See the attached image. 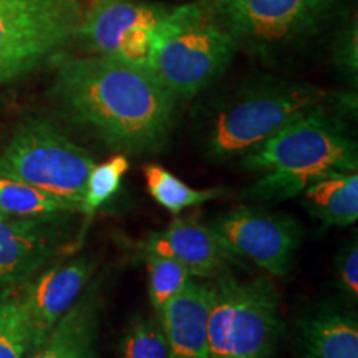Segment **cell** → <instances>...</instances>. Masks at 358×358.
Returning a JSON list of instances; mask_svg holds the SVG:
<instances>
[{
	"label": "cell",
	"mask_w": 358,
	"mask_h": 358,
	"mask_svg": "<svg viewBox=\"0 0 358 358\" xmlns=\"http://www.w3.org/2000/svg\"><path fill=\"white\" fill-rule=\"evenodd\" d=\"M50 95L71 123L123 155L166 146L178 100L148 69L92 53L57 65Z\"/></svg>",
	"instance_id": "1"
},
{
	"label": "cell",
	"mask_w": 358,
	"mask_h": 358,
	"mask_svg": "<svg viewBox=\"0 0 358 358\" xmlns=\"http://www.w3.org/2000/svg\"><path fill=\"white\" fill-rule=\"evenodd\" d=\"M338 110L329 106L308 113L243 156L241 166L266 171L245 194L256 201H282L322 178L357 173V141Z\"/></svg>",
	"instance_id": "2"
},
{
	"label": "cell",
	"mask_w": 358,
	"mask_h": 358,
	"mask_svg": "<svg viewBox=\"0 0 358 358\" xmlns=\"http://www.w3.org/2000/svg\"><path fill=\"white\" fill-rule=\"evenodd\" d=\"M340 96L315 85L290 80H262L232 95L216 111L204 136L208 158H243L256 148L313 111L340 106Z\"/></svg>",
	"instance_id": "3"
},
{
	"label": "cell",
	"mask_w": 358,
	"mask_h": 358,
	"mask_svg": "<svg viewBox=\"0 0 358 358\" xmlns=\"http://www.w3.org/2000/svg\"><path fill=\"white\" fill-rule=\"evenodd\" d=\"M236 48L211 3H185L156 29L148 70L176 98H191L221 77Z\"/></svg>",
	"instance_id": "4"
},
{
	"label": "cell",
	"mask_w": 358,
	"mask_h": 358,
	"mask_svg": "<svg viewBox=\"0 0 358 358\" xmlns=\"http://www.w3.org/2000/svg\"><path fill=\"white\" fill-rule=\"evenodd\" d=\"M209 284L211 358H268L282 335L280 297L266 277L239 280L221 274Z\"/></svg>",
	"instance_id": "5"
},
{
	"label": "cell",
	"mask_w": 358,
	"mask_h": 358,
	"mask_svg": "<svg viewBox=\"0 0 358 358\" xmlns=\"http://www.w3.org/2000/svg\"><path fill=\"white\" fill-rule=\"evenodd\" d=\"M95 158L50 122L29 118L0 153V174L19 179L73 206L82 214L85 189Z\"/></svg>",
	"instance_id": "6"
},
{
	"label": "cell",
	"mask_w": 358,
	"mask_h": 358,
	"mask_svg": "<svg viewBox=\"0 0 358 358\" xmlns=\"http://www.w3.org/2000/svg\"><path fill=\"white\" fill-rule=\"evenodd\" d=\"M87 0H0V66L24 75L77 38Z\"/></svg>",
	"instance_id": "7"
},
{
	"label": "cell",
	"mask_w": 358,
	"mask_h": 358,
	"mask_svg": "<svg viewBox=\"0 0 358 358\" xmlns=\"http://www.w3.org/2000/svg\"><path fill=\"white\" fill-rule=\"evenodd\" d=\"M337 0H213L211 8L237 47L266 55L308 37Z\"/></svg>",
	"instance_id": "8"
},
{
	"label": "cell",
	"mask_w": 358,
	"mask_h": 358,
	"mask_svg": "<svg viewBox=\"0 0 358 358\" xmlns=\"http://www.w3.org/2000/svg\"><path fill=\"white\" fill-rule=\"evenodd\" d=\"M171 8L143 0H87L77 38L92 55L148 69L155 32Z\"/></svg>",
	"instance_id": "9"
},
{
	"label": "cell",
	"mask_w": 358,
	"mask_h": 358,
	"mask_svg": "<svg viewBox=\"0 0 358 358\" xmlns=\"http://www.w3.org/2000/svg\"><path fill=\"white\" fill-rule=\"evenodd\" d=\"M211 229L234 257H244L271 275L284 277L302 239L301 224L287 214L241 206L213 219Z\"/></svg>",
	"instance_id": "10"
},
{
	"label": "cell",
	"mask_w": 358,
	"mask_h": 358,
	"mask_svg": "<svg viewBox=\"0 0 358 358\" xmlns=\"http://www.w3.org/2000/svg\"><path fill=\"white\" fill-rule=\"evenodd\" d=\"M64 217L0 214V289L27 284L52 261L64 241Z\"/></svg>",
	"instance_id": "11"
},
{
	"label": "cell",
	"mask_w": 358,
	"mask_h": 358,
	"mask_svg": "<svg viewBox=\"0 0 358 358\" xmlns=\"http://www.w3.org/2000/svg\"><path fill=\"white\" fill-rule=\"evenodd\" d=\"M95 271V261L77 257L48 268L24 285V310L30 337V352L42 345L58 320L78 301Z\"/></svg>",
	"instance_id": "12"
},
{
	"label": "cell",
	"mask_w": 358,
	"mask_h": 358,
	"mask_svg": "<svg viewBox=\"0 0 358 358\" xmlns=\"http://www.w3.org/2000/svg\"><path fill=\"white\" fill-rule=\"evenodd\" d=\"M134 248L138 254L151 252L171 257L181 262L192 277L201 279H214L224 274L227 264L234 261L211 226L192 219H174L166 229L151 232L138 241Z\"/></svg>",
	"instance_id": "13"
},
{
	"label": "cell",
	"mask_w": 358,
	"mask_h": 358,
	"mask_svg": "<svg viewBox=\"0 0 358 358\" xmlns=\"http://www.w3.org/2000/svg\"><path fill=\"white\" fill-rule=\"evenodd\" d=\"M209 299V284L191 279L156 315L163 325L173 358H211L208 340Z\"/></svg>",
	"instance_id": "14"
},
{
	"label": "cell",
	"mask_w": 358,
	"mask_h": 358,
	"mask_svg": "<svg viewBox=\"0 0 358 358\" xmlns=\"http://www.w3.org/2000/svg\"><path fill=\"white\" fill-rule=\"evenodd\" d=\"M301 358H358V319L350 308L320 303L297 322Z\"/></svg>",
	"instance_id": "15"
},
{
	"label": "cell",
	"mask_w": 358,
	"mask_h": 358,
	"mask_svg": "<svg viewBox=\"0 0 358 358\" xmlns=\"http://www.w3.org/2000/svg\"><path fill=\"white\" fill-rule=\"evenodd\" d=\"M98 295H80L42 345L27 358H98Z\"/></svg>",
	"instance_id": "16"
},
{
	"label": "cell",
	"mask_w": 358,
	"mask_h": 358,
	"mask_svg": "<svg viewBox=\"0 0 358 358\" xmlns=\"http://www.w3.org/2000/svg\"><path fill=\"white\" fill-rule=\"evenodd\" d=\"M308 213L327 226H352L358 219V174L340 173L322 178L303 189Z\"/></svg>",
	"instance_id": "17"
},
{
	"label": "cell",
	"mask_w": 358,
	"mask_h": 358,
	"mask_svg": "<svg viewBox=\"0 0 358 358\" xmlns=\"http://www.w3.org/2000/svg\"><path fill=\"white\" fill-rule=\"evenodd\" d=\"M143 176H145L148 194L173 216H178L187 208H194V206L221 198L226 192L222 187L196 189V187L187 186L169 169L155 163L143 166Z\"/></svg>",
	"instance_id": "18"
},
{
	"label": "cell",
	"mask_w": 358,
	"mask_h": 358,
	"mask_svg": "<svg viewBox=\"0 0 358 358\" xmlns=\"http://www.w3.org/2000/svg\"><path fill=\"white\" fill-rule=\"evenodd\" d=\"M0 213L13 217H58L78 211L35 186L0 174Z\"/></svg>",
	"instance_id": "19"
},
{
	"label": "cell",
	"mask_w": 358,
	"mask_h": 358,
	"mask_svg": "<svg viewBox=\"0 0 358 358\" xmlns=\"http://www.w3.org/2000/svg\"><path fill=\"white\" fill-rule=\"evenodd\" d=\"M24 285L0 289V358L29 357L30 337L24 310Z\"/></svg>",
	"instance_id": "20"
},
{
	"label": "cell",
	"mask_w": 358,
	"mask_h": 358,
	"mask_svg": "<svg viewBox=\"0 0 358 358\" xmlns=\"http://www.w3.org/2000/svg\"><path fill=\"white\" fill-rule=\"evenodd\" d=\"M140 257L146 264L148 295H150L151 307H153L155 315H159L169 301H173L186 287L192 275L181 262L171 257L151 252H143Z\"/></svg>",
	"instance_id": "21"
},
{
	"label": "cell",
	"mask_w": 358,
	"mask_h": 358,
	"mask_svg": "<svg viewBox=\"0 0 358 358\" xmlns=\"http://www.w3.org/2000/svg\"><path fill=\"white\" fill-rule=\"evenodd\" d=\"M129 169V159L127 155L116 153L103 163H95L90 171L85 199L82 206L83 216L92 217L101 206L110 203L113 196L122 187L123 178Z\"/></svg>",
	"instance_id": "22"
},
{
	"label": "cell",
	"mask_w": 358,
	"mask_h": 358,
	"mask_svg": "<svg viewBox=\"0 0 358 358\" xmlns=\"http://www.w3.org/2000/svg\"><path fill=\"white\" fill-rule=\"evenodd\" d=\"M122 358H173L168 338L158 317H140L124 332Z\"/></svg>",
	"instance_id": "23"
},
{
	"label": "cell",
	"mask_w": 358,
	"mask_h": 358,
	"mask_svg": "<svg viewBox=\"0 0 358 358\" xmlns=\"http://www.w3.org/2000/svg\"><path fill=\"white\" fill-rule=\"evenodd\" d=\"M337 280L338 287L345 294L348 301L358 299V245L353 241L337 257Z\"/></svg>",
	"instance_id": "24"
},
{
	"label": "cell",
	"mask_w": 358,
	"mask_h": 358,
	"mask_svg": "<svg viewBox=\"0 0 358 358\" xmlns=\"http://www.w3.org/2000/svg\"><path fill=\"white\" fill-rule=\"evenodd\" d=\"M357 30L353 29L345 34V37L340 40L337 50V62L340 66L347 69L348 71L357 73Z\"/></svg>",
	"instance_id": "25"
},
{
	"label": "cell",
	"mask_w": 358,
	"mask_h": 358,
	"mask_svg": "<svg viewBox=\"0 0 358 358\" xmlns=\"http://www.w3.org/2000/svg\"><path fill=\"white\" fill-rule=\"evenodd\" d=\"M22 77L20 73H17L15 70H10V69H6V66H0V85L2 83H7V82H12V80Z\"/></svg>",
	"instance_id": "26"
},
{
	"label": "cell",
	"mask_w": 358,
	"mask_h": 358,
	"mask_svg": "<svg viewBox=\"0 0 358 358\" xmlns=\"http://www.w3.org/2000/svg\"><path fill=\"white\" fill-rule=\"evenodd\" d=\"M0 214H3V213H0Z\"/></svg>",
	"instance_id": "27"
}]
</instances>
